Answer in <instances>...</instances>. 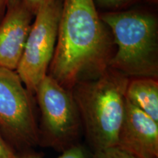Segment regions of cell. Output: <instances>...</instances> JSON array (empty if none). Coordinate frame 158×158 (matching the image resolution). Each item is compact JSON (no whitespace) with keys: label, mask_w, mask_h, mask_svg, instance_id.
Returning <instances> with one entry per match:
<instances>
[{"label":"cell","mask_w":158,"mask_h":158,"mask_svg":"<svg viewBox=\"0 0 158 158\" xmlns=\"http://www.w3.org/2000/svg\"><path fill=\"white\" fill-rule=\"evenodd\" d=\"M100 19L110 29L116 51L109 68L127 77L157 78L158 21L139 10L104 12Z\"/></svg>","instance_id":"cell-3"},{"label":"cell","mask_w":158,"mask_h":158,"mask_svg":"<svg viewBox=\"0 0 158 158\" xmlns=\"http://www.w3.org/2000/svg\"><path fill=\"white\" fill-rule=\"evenodd\" d=\"M15 158H42L39 155L32 153H23L15 155ZM56 158H86V152L84 148L78 144L69 148Z\"/></svg>","instance_id":"cell-12"},{"label":"cell","mask_w":158,"mask_h":158,"mask_svg":"<svg viewBox=\"0 0 158 158\" xmlns=\"http://www.w3.org/2000/svg\"><path fill=\"white\" fill-rule=\"evenodd\" d=\"M116 146L142 158H158V123L126 98Z\"/></svg>","instance_id":"cell-8"},{"label":"cell","mask_w":158,"mask_h":158,"mask_svg":"<svg viewBox=\"0 0 158 158\" xmlns=\"http://www.w3.org/2000/svg\"><path fill=\"white\" fill-rule=\"evenodd\" d=\"M62 4L63 0H54L37 12L15 70L31 95L48 75L56 48Z\"/></svg>","instance_id":"cell-5"},{"label":"cell","mask_w":158,"mask_h":158,"mask_svg":"<svg viewBox=\"0 0 158 158\" xmlns=\"http://www.w3.org/2000/svg\"><path fill=\"white\" fill-rule=\"evenodd\" d=\"M91 158H142L118 146H113L94 152Z\"/></svg>","instance_id":"cell-10"},{"label":"cell","mask_w":158,"mask_h":158,"mask_svg":"<svg viewBox=\"0 0 158 158\" xmlns=\"http://www.w3.org/2000/svg\"><path fill=\"white\" fill-rule=\"evenodd\" d=\"M129 78L108 68L71 89L89 143L94 151L116 146L125 108Z\"/></svg>","instance_id":"cell-2"},{"label":"cell","mask_w":158,"mask_h":158,"mask_svg":"<svg viewBox=\"0 0 158 158\" xmlns=\"http://www.w3.org/2000/svg\"><path fill=\"white\" fill-rule=\"evenodd\" d=\"M125 98L158 123V82L152 78H136L128 82Z\"/></svg>","instance_id":"cell-9"},{"label":"cell","mask_w":158,"mask_h":158,"mask_svg":"<svg viewBox=\"0 0 158 158\" xmlns=\"http://www.w3.org/2000/svg\"><path fill=\"white\" fill-rule=\"evenodd\" d=\"M114 45L94 0H63L49 76L71 90L78 82L96 78L109 68Z\"/></svg>","instance_id":"cell-1"},{"label":"cell","mask_w":158,"mask_h":158,"mask_svg":"<svg viewBox=\"0 0 158 158\" xmlns=\"http://www.w3.org/2000/svg\"><path fill=\"white\" fill-rule=\"evenodd\" d=\"M140 0H94L97 8L105 12H115L133 5Z\"/></svg>","instance_id":"cell-11"},{"label":"cell","mask_w":158,"mask_h":158,"mask_svg":"<svg viewBox=\"0 0 158 158\" xmlns=\"http://www.w3.org/2000/svg\"><path fill=\"white\" fill-rule=\"evenodd\" d=\"M33 17L23 0H9L0 22V68L16 70Z\"/></svg>","instance_id":"cell-7"},{"label":"cell","mask_w":158,"mask_h":158,"mask_svg":"<svg viewBox=\"0 0 158 158\" xmlns=\"http://www.w3.org/2000/svg\"><path fill=\"white\" fill-rule=\"evenodd\" d=\"M31 96L15 71L0 68V130L18 147L40 143Z\"/></svg>","instance_id":"cell-6"},{"label":"cell","mask_w":158,"mask_h":158,"mask_svg":"<svg viewBox=\"0 0 158 158\" xmlns=\"http://www.w3.org/2000/svg\"><path fill=\"white\" fill-rule=\"evenodd\" d=\"M23 1L27 8L32 13L33 15H35L41 7L50 3L54 0H23Z\"/></svg>","instance_id":"cell-14"},{"label":"cell","mask_w":158,"mask_h":158,"mask_svg":"<svg viewBox=\"0 0 158 158\" xmlns=\"http://www.w3.org/2000/svg\"><path fill=\"white\" fill-rule=\"evenodd\" d=\"M15 154L4 138L0 130V158H15Z\"/></svg>","instance_id":"cell-13"},{"label":"cell","mask_w":158,"mask_h":158,"mask_svg":"<svg viewBox=\"0 0 158 158\" xmlns=\"http://www.w3.org/2000/svg\"><path fill=\"white\" fill-rule=\"evenodd\" d=\"M35 95L41 112L40 143L61 152L76 145L82 124L71 91L47 75Z\"/></svg>","instance_id":"cell-4"},{"label":"cell","mask_w":158,"mask_h":158,"mask_svg":"<svg viewBox=\"0 0 158 158\" xmlns=\"http://www.w3.org/2000/svg\"><path fill=\"white\" fill-rule=\"evenodd\" d=\"M8 2L9 0H0V21L2 19L4 15H5Z\"/></svg>","instance_id":"cell-15"}]
</instances>
